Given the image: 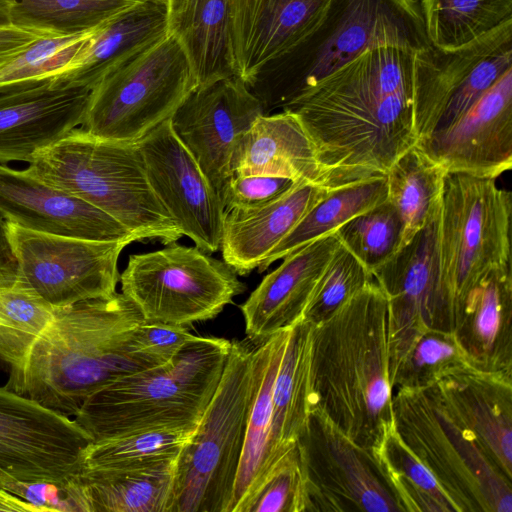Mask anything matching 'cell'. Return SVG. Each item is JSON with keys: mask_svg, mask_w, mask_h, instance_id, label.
I'll list each match as a JSON object with an SVG mask.
<instances>
[{"mask_svg": "<svg viewBox=\"0 0 512 512\" xmlns=\"http://www.w3.org/2000/svg\"><path fill=\"white\" fill-rule=\"evenodd\" d=\"M0 511L44 512L42 508L21 499L3 488H0Z\"/></svg>", "mask_w": 512, "mask_h": 512, "instance_id": "obj_50", "label": "cell"}, {"mask_svg": "<svg viewBox=\"0 0 512 512\" xmlns=\"http://www.w3.org/2000/svg\"><path fill=\"white\" fill-rule=\"evenodd\" d=\"M512 263L493 270L468 296L455 332L476 366L511 376Z\"/></svg>", "mask_w": 512, "mask_h": 512, "instance_id": "obj_26", "label": "cell"}, {"mask_svg": "<svg viewBox=\"0 0 512 512\" xmlns=\"http://www.w3.org/2000/svg\"><path fill=\"white\" fill-rule=\"evenodd\" d=\"M331 0H229V49L235 77L253 87L269 66L318 26Z\"/></svg>", "mask_w": 512, "mask_h": 512, "instance_id": "obj_20", "label": "cell"}, {"mask_svg": "<svg viewBox=\"0 0 512 512\" xmlns=\"http://www.w3.org/2000/svg\"><path fill=\"white\" fill-rule=\"evenodd\" d=\"M45 36L13 26L0 27V67Z\"/></svg>", "mask_w": 512, "mask_h": 512, "instance_id": "obj_48", "label": "cell"}, {"mask_svg": "<svg viewBox=\"0 0 512 512\" xmlns=\"http://www.w3.org/2000/svg\"><path fill=\"white\" fill-rule=\"evenodd\" d=\"M3 489L38 506L44 512H74L65 490V484L52 482H13Z\"/></svg>", "mask_w": 512, "mask_h": 512, "instance_id": "obj_47", "label": "cell"}, {"mask_svg": "<svg viewBox=\"0 0 512 512\" xmlns=\"http://www.w3.org/2000/svg\"><path fill=\"white\" fill-rule=\"evenodd\" d=\"M168 32L181 45L197 88L234 76L229 49V0H170Z\"/></svg>", "mask_w": 512, "mask_h": 512, "instance_id": "obj_29", "label": "cell"}, {"mask_svg": "<svg viewBox=\"0 0 512 512\" xmlns=\"http://www.w3.org/2000/svg\"><path fill=\"white\" fill-rule=\"evenodd\" d=\"M430 44L417 0H331L313 32L277 64L289 66L285 84L265 107L285 108L303 91L367 49Z\"/></svg>", "mask_w": 512, "mask_h": 512, "instance_id": "obj_9", "label": "cell"}, {"mask_svg": "<svg viewBox=\"0 0 512 512\" xmlns=\"http://www.w3.org/2000/svg\"><path fill=\"white\" fill-rule=\"evenodd\" d=\"M234 174L280 176L326 188L314 144L298 116L288 109L255 120L242 143Z\"/></svg>", "mask_w": 512, "mask_h": 512, "instance_id": "obj_27", "label": "cell"}, {"mask_svg": "<svg viewBox=\"0 0 512 512\" xmlns=\"http://www.w3.org/2000/svg\"><path fill=\"white\" fill-rule=\"evenodd\" d=\"M330 191L322 186L298 183L264 207L225 212L220 246L223 260L238 275L249 274Z\"/></svg>", "mask_w": 512, "mask_h": 512, "instance_id": "obj_24", "label": "cell"}, {"mask_svg": "<svg viewBox=\"0 0 512 512\" xmlns=\"http://www.w3.org/2000/svg\"><path fill=\"white\" fill-rule=\"evenodd\" d=\"M26 171L110 215L136 241L168 245L183 236L150 186L137 142L76 128L38 151Z\"/></svg>", "mask_w": 512, "mask_h": 512, "instance_id": "obj_6", "label": "cell"}, {"mask_svg": "<svg viewBox=\"0 0 512 512\" xmlns=\"http://www.w3.org/2000/svg\"><path fill=\"white\" fill-rule=\"evenodd\" d=\"M439 206L440 202L406 246L371 272L387 297L391 352L414 334L433 328L434 241Z\"/></svg>", "mask_w": 512, "mask_h": 512, "instance_id": "obj_23", "label": "cell"}, {"mask_svg": "<svg viewBox=\"0 0 512 512\" xmlns=\"http://www.w3.org/2000/svg\"><path fill=\"white\" fill-rule=\"evenodd\" d=\"M390 369L388 301L372 281L313 324L311 380L314 407L373 461L395 425Z\"/></svg>", "mask_w": 512, "mask_h": 512, "instance_id": "obj_2", "label": "cell"}, {"mask_svg": "<svg viewBox=\"0 0 512 512\" xmlns=\"http://www.w3.org/2000/svg\"><path fill=\"white\" fill-rule=\"evenodd\" d=\"M137 143L150 186L176 227L197 248L216 252L225 217L220 194L175 135L170 119Z\"/></svg>", "mask_w": 512, "mask_h": 512, "instance_id": "obj_17", "label": "cell"}, {"mask_svg": "<svg viewBox=\"0 0 512 512\" xmlns=\"http://www.w3.org/2000/svg\"><path fill=\"white\" fill-rule=\"evenodd\" d=\"M263 114L260 99L241 79L232 76L196 88L170 123L220 194L234 175L245 136Z\"/></svg>", "mask_w": 512, "mask_h": 512, "instance_id": "obj_15", "label": "cell"}, {"mask_svg": "<svg viewBox=\"0 0 512 512\" xmlns=\"http://www.w3.org/2000/svg\"><path fill=\"white\" fill-rule=\"evenodd\" d=\"M255 344L231 341L216 391L177 457L168 512L229 511L265 357V340Z\"/></svg>", "mask_w": 512, "mask_h": 512, "instance_id": "obj_7", "label": "cell"}, {"mask_svg": "<svg viewBox=\"0 0 512 512\" xmlns=\"http://www.w3.org/2000/svg\"><path fill=\"white\" fill-rule=\"evenodd\" d=\"M122 292L57 308L23 365L5 386L65 416H75L93 393L127 374L155 367L129 346L144 321Z\"/></svg>", "mask_w": 512, "mask_h": 512, "instance_id": "obj_3", "label": "cell"}, {"mask_svg": "<svg viewBox=\"0 0 512 512\" xmlns=\"http://www.w3.org/2000/svg\"><path fill=\"white\" fill-rule=\"evenodd\" d=\"M15 285H21L19 264L9 239L7 220L0 214V286Z\"/></svg>", "mask_w": 512, "mask_h": 512, "instance_id": "obj_49", "label": "cell"}, {"mask_svg": "<svg viewBox=\"0 0 512 512\" xmlns=\"http://www.w3.org/2000/svg\"><path fill=\"white\" fill-rule=\"evenodd\" d=\"M11 0H0V27L10 26L9 10Z\"/></svg>", "mask_w": 512, "mask_h": 512, "instance_id": "obj_51", "label": "cell"}, {"mask_svg": "<svg viewBox=\"0 0 512 512\" xmlns=\"http://www.w3.org/2000/svg\"><path fill=\"white\" fill-rule=\"evenodd\" d=\"M476 366L455 331L429 328L414 334L391 353V383L400 387L424 388Z\"/></svg>", "mask_w": 512, "mask_h": 512, "instance_id": "obj_34", "label": "cell"}, {"mask_svg": "<svg viewBox=\"0 0 512 512\" xmlns=\"http://www.w3.org/2000/svg\"><path fill=\"white\" fill-rule=\"evenodd\" d=\"M510 68L512 21L461 47L430 43L416 51L413 114L418 142L455 122Z\"/></svg>", "mask_w": 512, "mask_h": 512, "instance_id": "obj_12", "label": "cell"}, {"mask_svg": "<svg viewBox=\"0 0 512 512\" xmlns=\"http://www.w3.org/2000/svg\"><path fill=\"white\" fill-rule=\"evenodd\" d=\"M396 431L462 511L511 512V479L433 384L393 390Z\"/></svg>", "mask_w": 512, "mask_h": 512, "instance_id": "obj_8", "label": "cell"}, {"mask_svg": "<svg viewBox=\"0 0 512 512\" xmlns=\"http://www.w3.org/2000/svg\"><path fill=\"white\" fill-rule=\"evenodd\" d=\"M92 442L74 419L0 387V488L13 482L65 484Z\"/></svg>", "mask_w": 512, "mask_h": 512, "instance_id": "obj_14", "label": "cell"}, {"mask_svg": "<svg viewBox=\"0 0 512 512\" xmlns=\"http://www.w3.org/2000/svg\"><path fill=\"white\" fill-rule=\"evenodd\" d=\"M372 281L371 271L340 242L315 285L303 320L321 322Z\"/></svg>", "mask_w": 512, "mask_h": 512, "instance_id": "obj_43", "label": "cell"}, {"mask_svg": "<svg viewBox=\"0 0 512 512\" xmlns=\"http://www.w3.org/2000/svg\"><path fill=\"white\" fill-rule=\"evenodd\" d=\"M55 310L22 285L0 286V369L9 373L23 365Z\"/></svg>", "mask_w": 512, "mask_h": 512, "instance_id": "obj_40", "label": "cell"}, {"mask_svg": "<svg viewBox=\"0 0 512 512\" xmlns=\"http://www.w3.org/2000/svg\"><path fill=\"white\" fill-rule=\"evenodd\" d=\"M417 145L446 173L497 179L512 167V68L462 116Z\"/></svg>", "mask_w": 512, "mask_h": 512, "instance_id": "obj_19", "label": "cell"}, {"mask_svg": "<svg viewBox=\"0 0 512 512\" xmlns=\"http://www.w3.org/2000/svg\"><path fill=\"white\" fill-rule=\"evenodd\" d=\"M511 384V376L482 369L434 384L509 478H512Z\"/></svg>", "mask_w": 512, "mask_h": 512, "instance_id": "obj_25", "label": "cell"}, {"mask_svg": "<svg viewBox=\"0 0 512 512\" xmlns=\"http://www.w3.org/2000/svg\"><path fill=\"white\" fill-rule=\"evenodd\" d=\"M196 88L181 45L168 34L95 84L81 129L138 142L169 120Z\"/></svg>", "mask_w": 512, "mask_h": 512, "instance_id": "obj_10", "label": "cell"}, {"mask_svg": "<svg viewBox=\"0 0 512 512\" xmlns=\"http://www.w3.org/2000/svg\"><path fill=\"white\" fill-rule=\"evenodd\" d=\"M0 214L23 228L96 241H136L120 222L91 204L0 163Z\"/></svg>", "mask_w": 512, "mask_h": 512, "instance_id": "obj_21", "label": "cell"}, {"mask_svg": "<svg viewBox=\"0 0 512 512\" xmlns=\"http://www.w3.org/2000/svg\"><path fill=\"white\" fill-rule=\"evenodd\" d=\"M20 284L52 308L106 297L120 280L118 259L130 243L38 232L7 220Z\"/></svg>", "mask_w": 512, "mask_h": 512, "instance_id": "obj_13", "label": "cell"}, {"mask_svg": "<svg viewBox=\"0 0 512 512\" xmlns=\"http://www.w3.org/2000/svg\"><path fill=\"white\" fill-rule=\"evenodd\" d=\"M195 337L186 326L144 320L132 330L129 346L136 355L159 366L172 361Z\"/></svg>", "mask_w": 512, "mask_h": 512, "instance_id": "obj_46", "label": "cell"}, {"mask_svg": "<svg viewBox=\"0 0 512 512\" xmlns=\"http://www.w3.org/2000/svg\"><path fill=\"white\" fill-rule=\"evenodd\" d=\"M338 238L371 272L399 247L402 221L386 199L336 230Z\"/></svg>", "mask_w": 512, "mask_h": 512, "instance_id": "obj_42", "label": "cell"}, {"mask_svg": "<svg viewBox=\"0 0 512 512\" xmlns=\"http://www.w3.org/2000/svg\"><path fill=\"white\" fill-rule=\"evenodd\" d=\"M148 0H11L10 26L45 37L99 29Z\"/></svg>", "mask_w": 512, "mask_h": 512, "instance_id": "obj_35", "label": "cell"}, {"mask_svg": "<svg viewBox=\"0 0 512 512\" xmlns=\"http://www.w3.org/2000/svg\"><path fill=\"white\" fill-rule=\"evenodd\" d=\"M177 457L144 466L78 473L89 512H168Z\"/></svg>", "mask_w": 512, "mask_h": 512, "instance_id": "obj_31", "label": "cell"}, {"mask_svg": "<svg viewBox=\"0 0 512 512\" xmlns=\"http://www.w3.org/2000/svg\"><path fill=\"white\" fill-rule=\"evenodd\" d=\"M414 53L367 49L284 108L298 116L312 140L327 189L384 177L417 144Z\"/></svg>", "mask_w": 512, "mask_h": 512, "instance_id": "obj_1", "label": "cell"}, {"mask_svg": "<svg viewBox=\"0 0 512 512\" xmlns=\"http://www.w3.org/2000/svg\"><path fill=\"white\" fill-rule=\"evenodd\" d=\"M194 430L147 429L92 441L79 473L144 466L177 457Z\"/></svg>", "mask_w": 512, "mask_h": 512, "instance_id": "obj_39", "label": "cell"}, {"mask_svg": "<svg viewBox=\"0 0 512 512\" xmlns=\"http://www.w3.org/2000/svg\"><path fill=\"white\" fill-rule=\"evenodd\" d=\"M96 30L38 39L0 67V88L64 74Z\"/></svg>", "mask_w": 512, "mask_h": 512, "instance_id": "obj_44", "label": "cell"}, {"mask_svg": "<svg viewBox=\"0 0 512 512\" xmlns=\"http://www.w3.org/2000/svg\"><path fill=\"white\" fill-rule=\"evenodd\" d=\"M290 329L265 340L266 350L260 383L250 410L245 442L228 512L242 509L273 465L272 391L274 379L286 346Z\"/></svg>", "mask_w": 512, "mask_h": 512, "instance_id": "obj_32", "label": "cell"}, {"mask_svg": "<svg viewBox=\"0 0 512 512\" xmlns=\"http://www.w3.org/2000/svg\"><path fill=\"white\" fill-rule=\"evenodd\" d=\"M314 511L298 441L270 467L242 512Z\"/></svg>", "mask_w": 512, "mask_h": 512, "instance_id": "obj_41", "label": "cell"}, {"mask_svg": "<svg viewBox=\"0 0 512 512\" xmlns=\"http://www.w3.org/2000/svg\"><path fill=\"white\" fill-rule=\"evenodd\" d=\"M298 443L314 511H401L372 458L318 407Z\"/></svg>", "mask_w": 512, "mask_h": 512, "instance_id": "obj_16", "label": "cell"}, {"mask_svg": "<svg viewBox=\"0 0 512 512\" xmlns=\"http://www.w3.org/2000/svg\"><path fill=\"white\" fill-rule=\"evenodd\" d=\"M374 462L401 511L459 512L436 477L399 436L395 425Z\"/></svg>", "mask_w": 512, "mask_h": 512, "instance_id": "obj_37", "label": "cell"}, {"mask_svg": "<svg viewBox=\"0 0 512 512\" xmlns=\"http://www.w3.org/2000/svg\"><path fill=\"white\" fill-rule=\"evenodd\" d=\"M148 1H155V2H159V3H163L167 6L170 0H148Z\"/></svg>", "mask_w": 512, "mask_h": 512, "instance_id": "obj_52", "label": "cell"}, {"mask_svg": "<svg viewBox=\"0 0 512 512\" xmlns=\"http://www.w3.org/2000/svg\"><path fill=\"white\" fill-rule=\"evenodd\" d=\"M119 282L145 320L182 326L215 318L245 290L224 260L176 242L130 255Z\"/></svg>", "mask_w": 512, "mask_h": 512, "instance_id": "obj_11", "label": "cell"}, {"mask_svg": "<svg viewBox=\"0 0 512 512\" xmlns=\"http://www.w3.org/2000/svg\"><path fill=\"white\" fill-rule=\"evenodd\" d=\"M429 42L454 49L512 21V0H419Z\"/></svg>", "mask_w": 512, "mask_h": 512, "instance_id": "obj_38", "label": "cell"}, {"mask_svg": "<svg viewBox=\"0 0 512 512\" xmlns=\"http://www.w3.org/2000/svg\"><path fill=\"white\" fill-rule=\"evenodd\" d=\"M231 341L196 336L169 363L99 389L74 416L92 441L157 428L195 429L213 397Z\"/></svg>", "mask_w": 512, "mask_h": 512, "instance_id": "obj_4", "label": "cell"}, {"mask_svg": "<svg viewBox=\"0 0 512 512\" xmlns=\"http://www.w3.org/2000/svg\"><path fill=\"white\" fill-rule=\"evenodd\" d=\"M445 170L417 144L399 157L385 175L387 200L402 221L400 248L423 229L441 199Z\"/></svg>", "mask_w": 512, "mask_h": 512, "instance_id": "obj_33", "label": "cell"}, {"mask_svg": "<svg viewBox=\"0 0 512 512\" xmlns=\"http://www.w3.org/2000/svg\"><path fill=\"white\" fill-rule=\"evenodd\" d=\"M313 324L301 320L290 328L272 391L271 450L275 462L305 432L315 406L311 380Z\"/></svg>", "mask_w": 512, "mask_h": 512, "instance_id": "obj_30", "label": "cell"}, {"mask_svg": "<svg viewBox=\"0 0 512 512\" xmlns=\"http://www.w3.org/2000/svg\"><path fill=\"white\" fill-rule=\"evenodd\" d=\"M92 89L63 75L0 88V163H30L82 126Z\"/></svg>", "mask_w": 512, "mask_h": 512, "instance_id": "obj_18", "label": "cell"}, {"mask_svg": "<svg viewBox=\"0 0 512 512\" xmlns=\"http://www.w3.org/2000/svg\"><path fill=\"white\" fill-rule=\"evenodd\" d=\"M290 178L261 175L234 174L220 191L225 212L254 210L273 203L295 185Z\"/></svg>", "mask_w": 512, "mask_h": 512, "instance_id": "obj_45", "label": "cell"}, {"mask_svg": "<svg viewBox=\"0 0 512 512\" xmlns=\"http://www.w3.org/2000/svg\"><path fill=\"white\" fill-rule=\"evenodd\" d=\"M167 6L144 1L96 30L61 74L91 86L168 35Z\"/></svg>", "mask_w": 512, "mask_h": 512, "instance_id": "obj_28", "label": "cell"}, {"mask_svg": "<svg viewBox=\"0 0 512 512\" xmlns=\"http://www.w3.org/2000/svg\"><path fill=\"white\" fill-rule=\"evenodd\" d=\"M387 199L386 178H374L339 188L317 203L258 266L263 272L276 260L300 247L335 232L355 216Z\"/></svg>", "mask_w": 512, "mask_h": 512, "instance_id": "obj_36", "label": "cell"}, {"mask_svg": "<svg viewBox=\"0 0 512 512\" xmlns=\"http://www.w3.org/2000/svg\"><path fill=\"white\" fill-rule=\"evenodd\" d=\"M511 192L496 179L447 173L436 217L433 328L455 331L468 296L511 263Z\"/></svg>", "mask_w": 512, "mask_h": 512, "instance_id": "obj_5", "label": "cell"}, {"mask_svg": "<svg viewBox=\"0 0 512 512\" xmlns=\"http://www.w3.org/2000/svg\"><path fill=\"white\" fill-rule=\"evenodd\" d=\"M339 245L335 231L282 258L241 305L248 340L262 342L303 320L315 285Z\"/></svg>", "mask_w": 512, "mask_h": 512, "instance_id": "obj_22", "label": "cell"}]
</instances>
